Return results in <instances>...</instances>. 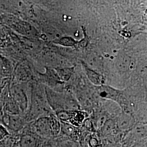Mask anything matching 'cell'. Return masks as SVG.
<instances>
[{"mask_svg": "<svg viewBox=\"0 0 147 147\" xmlns=\"http://www.w3.org/2000/svg\"><path fill=\"white\" fill-rule=\"evenodd\" d=\"M30 97V105L26 113L24 116L27 123L35 121L42 116L53 113L48 105L45 86L33 80L28 82Z\"/></svg>", "mask_w": 147, "mask_h": 147, "instance_id": "6da1fadb", "label": "cell"}, {"mask_svg": "<svg viewBox=\"0 0 147 147\" xmlns=\"http://www.w3.org/2000/svg\"><path fill=\"white\" fill-rule=\"evenodd\" d=\"M48 105L53 113L63 110H81L75 94L69 92H57L45 86Z\"/></svg>", "mask_w": 147, "mask_h": 147, "instance_id": "7a4b0ae2", "label": "cell"}, {"mask_svg": "<svg viewBox=\"0 0 147 147\" xmlns=\"http://www.w3.org/2000/svg\"><path fill=\"white\" fill-rule=\"evenodd\" d=\"M27 84L28 83L14 82L9 89L10 96L18 106L21 115L26 113L30 105V88Z\"/></svg>", "mask_w": 147, "mask_h": 147, "instance_id": "3957f363", "label": "cell"}, {"mask_svg": "<svg viewBox=\"0 0 147 147\" xmlns=\"http://www.w3.org/2000/svg\"><path fill=\"white\" fill-rule=\"evenodd\" d=\"M1 21L11 28L15 31L26 37H33L37 36V31L31 24L19 19L14 15L4 14L1 16Z\"/></svg>", "mask_w": 147, "mask_h": 147, "instance_id": "277c9868", "label": "cell"}, {"mask_svg": "<svg viewBox=\"0 0 147 147\" xmlns=\"http://www.w3.org/2000/svg\"><path fill=\"white\" fill-rule=\"evenodd\" d=\"M50 115L49 116H42L35 121L29 122L33 131L44 140L54 139Z\"/></svg>", "mask_w": 147, "mask_h": 147, "instance_id": "5b68a950", "label": "cell"}, {"mask_svg": "<svg viewBox=\"0 0 147 147\" xmlns=\"http://www.w3.org/2000/svg\"><path fill=\"white\" fill-rule=\"evenodd\" d=\"M59 121L69 124L76 127H80L89 115L81 110L60 111L54 113Z\"/></svg>", "mask_w": 147, "mask_h": 147, "instance_id": "8992f818", "label": "cell"}, {"mask_svg": "<svg viewBox=\"0 0 147 147\" xmlns=\"http://www.w3.org/2000/svg\"><path fill=\"white\" fill-rule=\"evenodd\" d=\"M44 139L33 131L28 123L18 135L17 147H40Z\"/></svg>", "mask_w": 147, "mask_h": 147, "instance_id": "52a82bcc", "label": "cell"}, {"mask_svg": "<svg viewBox=\"0 0 147 147\" xmlns=\"http://www.w3.org/2000/svg\"><path fill=\"white\" fill-rule=\"evenodd\" d=\"M45 71L44 73L36 71V79L38 80L36 81L44 86L57 91V89H59L64 83L60 80L55 69L47 67H45Z\"/></svg>", "mask_w": 147, "mask_h": 147, "instance_id": "ba28073f", "label": "cell"}, {"mask_svg": "<svg viewBox=\"0 0 147 147\" xmlns=\"http://www.w3.org/2000/svg\"><path fill=\"white\" fill-rule=\"evenodd\" d=\"M27 123L21 115L11 116L2 113L0 119V124L5 126L11 135L19 134Z\"/></svg>", "mask_w": 147, "mask_h": 147, "instance_id": "9c48e42d", "label": "cell"}, {"mask_svg": "<svg viewBox=\"0 0 147 147\" xmlns=\"http://www.w3.org/2000/svg\"><path fill=\"white\" fill-rule=\"evenodd\" d=\"M36 75V71H34L31 64L27 60H22L16 66L14 79L17 83H28L35 80Z\"/></svg>", "mask_w": 147, "mask_h": 147, "instance_id": "30bf717a", "label": "cell"}, {"mask_svg": "<svg viewBox=\"0 0 147 147\" xmlns=\"http://www.w3.org/2000/svg\"><path fill=\"white\" fill-rule=\"evenodd\" d=\"M115 120L119 131L123 135L130 131L136 123L134 117L132 115L121 111L115 118Z\"/></svg>", "mask_w": 147, "mask_h": 147, "instance_id": "8fae6325", "label": "cell"}, {"mask_svg": "<svg viewBox=\"0 0 147 147\" xmlns=\"http://www.w3.org/2000/svg\"><path fill=\"white\" fill-rule=\"evenodd\" d=\"M95 92L96 96L102 100L112 101L116 103L122 91L104 84L96 86Z\"/></svg>", "mask_w": 147, "mask_h": 147, "instance_id": "7c38bea8", "label": "cell"}, {"mask_svg": "<svg viewBox=\"0 0 147 147\" xmlns=\"http://www.w3.org/2000/svg\"><path fill=\"white\" fill-rule=\"evenodd\" d=\"M61 122V131L58 137L78 142L80 127H76L69 124Z\"/></svg>", "mask_w": 147, "mask_h": 147, "instance_id": "4fadbf2b", "label": "cell"}, {"mask_svg": "<svg viewBox=\"0 0 147 147\" xmlns=\"http://www.w3.org/2000/svg\"><path fill=\"white\" fill-rule=\"evenodd\" d=\"M82 65L84 73L92 84L95 86H100L104 84V78L101 74L95 70L90 68L84 62H82Z\"/></svg>", "mask_w": 147, "mask_h": 147, "instance_id": "5bb4252c", "label": "cell"}, {"mask_svg": "<svg viewBox=\"0 0 147 147\" xmlns=\"http://www.w3.org/2000/svg\"><path fill=\"white\" fill-rule=\"evenodd\" d=\"M60 80L62 82H67L70 80L74 73L73 67H62L55 68Z\"/></svg>", "mask_w": 147, "mask_h": 147, "instance_id": "9a60e30c", "label": "cell"}, {"mask_svg": "<svg viewBox=\"0 0 147 147\" xmlns=\"http://www.w3.org/2000/svg\"><path fill=\"white\" fill-rule=\"evenodd\" d=\"M53 147H81L79 142L57 137L52 140Z\"/></svg>", "mask_w": 147, "mask_h": 147, "instance_id": "2e32d148", "label": "cell"}, {"mask_svg": "<svg viewBox=\"0 0 147 147\" xmlns=\"http://www.w3.org/2000/svg\"><path fill=\"white\" fill-rule=\"evenodd\" d=\"M117 68L121 71H125L129 68L130 65V59L125 55H118L116 58Z\"/></svg>", "mask_w": 147, "mask_h": 147, "instance_id": "e0dca14e", "label": "cell"}, {"mask_svg": "<svg viewBox=\"0 0 147 147\" xmlns=\"http://www.w3.org/2000/svg\"><path fill=\"white\" fill-rule=\"evenodd\" d=\"M53 42L56 44L65 47H72L77 45L78 42L74 39L73 37H63L55 40Z\"/></svg>", "mask_w": 147, "mask_h": 147, "instance_id": "ac0fdd59", "label": "cell"}, {"mask_svg": "<svg viewBox=\"0 0 147 147\" xmlns=\"http://www.w3.org/2000/svg\"><path fill=\"white\" fill-rule=\"evenodd\" d=\"M11 68L9 60L0 53V71L5 74L11 73Z\"/></svg>", "mask_w": 147, "mask_h": 147, "instance_id": "d6986e66", "label": "cell"}, {"mask_svg": "<svg viewBox=\"0 0 147 147\" xmlns=\"http://www.w3.org/2000/svg\"><path fill=\"white\" fill-rule=\"evenodd\" d=\"M11 134L7 129L4 125L0 124V141L5 140Z\"/></svg>", "mask_w": 147, "mask_h": 147, "instance_id": "ffe728a7", "label": "cell"}, {"mask_svg": "<svg viewBox=\"0 0 147 147\" xmlns=\"http://www.w3.org/2000/svg\"><path fill=\"white\" fill-rule=\"evenodd\" d=\"M147 140L136 142L127 147H147Z\"/></svg>", "mask_w": 147, "mask_h": 147, "instance_id": "44dd1931", "label": "cell"}, {"mask_svg": "<svg viewBox=\"0 0 147 147\" xmlns=\"http://www.w3.org/2000/svg\"><path fill=\"white\" fill-rule=\"evenodd\" d=\"M40 147H53L52 140H44Z\"/></svg>", "mask_w": 147, "mask_h": 147, "instance_id": "7402d4cb", "label": "cell"}, {"mask_svg": "<svg viewBox=\"0 0 147 147\" xmlns=\"http://www.w3.org/2000/svg\"><path fill=\"white\" fill-rule=\"evenodd\" d=\"M2 114V110H1V106H0V119H1V117Z\"/></svg>", "mask_w": 147, "mask_h": 147, "instance_id": "603a6c76", "label": "cell"}, {"mask_svg": "<svg viewBox=\"0 0 147 147\" xmlns=\"http://www.w3.org/2000/svg\"></svg>", "mask_w": 147, "mask_h": 147, "instance_id": "cb8c5ba5", "label": "cell"}]
</instances>
